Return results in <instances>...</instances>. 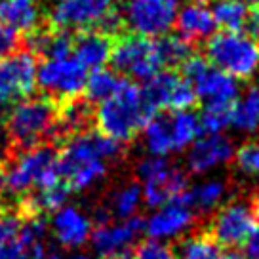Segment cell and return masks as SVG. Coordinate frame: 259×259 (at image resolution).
<instances>
[{"mask_svg":"<svg viewBox=\"0 0 259 259\" xmlns=\"http://www.w3.org/2000/svg\"><path fill=\"white\" fill-rule=\"evenodd\" d=\"M124 147L120 141L99 132H80L63 139L57 153L59 178L71 191L82 193L99 183L107 176L109 162L120 158Z\"/></svg>","mask_w":259,"mask_h":259,"instance_id":"cell-1","label":"cell"},{"mask_svg":"<svg viewBox=\"0 0 259 259\" xmlns=\"http://www.w3.org/2000/svg\"><path fill=\"white\" fill-rule=\"evenodd\" d=\"M151 116L154 113L147 107L141 88L128 76H124L113 96L103 99L94 111L99 134L120 143L136 138Z\"/></svg>","mask_w":259,"mask_h":259,"instance_id":"cell-2","label":"cell"},{"mask_svg":"<svg viewBox=\"0 0 259 259\" xmlns=\"http://www.w3.org/2000/svg\"><path fill=\"white\" fill-rule=\"evenodd\" d=\"M57 151L52 145H34L19 149L0 164V191L25 196L32 189H42L59 181Z\"/></svg>","mask_w":259,"mask_h":259,"instance_id":"cell-3","label":"cell"},{"mask_svg":"<svg viewBox=\"0 0 259 259\" xmlns=\"http://www.w3.org/2000/svg\"><path fill=\"white\" fill-rule=\"evenodd\" d=\"M56 124L57 101L48 96L29 97L17 101L6 116V139L17 151L42 145L46 139H56Z\"/></svg>","mask_w":259,"mask_h":259,"instance_id":"cell-4","label":"cell"},{"mask_svg":"<svg viewBox=\"0 0 259 259\" xmlns=\"http://www.w3.org/2000/svg\"><path fill=\"white\" fill-rule=\"evenodd\" d=\"M206 59L233 78L248 80L259 67V42L240 32L221 31L208 36Z\"/></svg>","mask_w":259,"mask_h":259,"instance_id":"cell-5","label":"cell"},{"mask_svg":"<svg viewBox=\"0 0 259 259\" xmlns=\"http://www.w3.org/2000/svg\"><path fill=\"white\" fill-rule=\"evenodd\" d=\"M136 171L143 181V200L151 208H160L171 200H178L187 191L185 171L166 160V156H145L139 160Z\"/></svg>","mask_w":259,"mask_h":259,"instance_id":"cell-6","label":"cell"},{"mask_svg":"<svg viewBox=\"0 0 259 259\" xmlns=\"http://www.w3.org/2000/svg\"><path fill=\"white\" fill-rule=\"evenodd\" d=\"M109 61L113 63L114 71L141 82L151 80L164 69L156 42L134 32H126L114 38Z\"/></svg>","mask_w":259,"mask_h":259,"instance_id":"cell-7","label":"cell"},{"mask_svg":"<svg viewBox=\"0 0 259 259\" xmlns=\"http://www.w3.org/2000/svg\"><path fill=\"white\" fill-rule=\"evenodd\" d=\"M181 76L191 82L196 97L206 103H236L238 82L231 74L219 71L204 56H193L181 65Z\"/></svg>","mask_w":259,"mask_h":259,"instance_id":"cell-8","label":"cell"},{"mask_svg":"<svg viewBox=\"0 0 259 259\" xmlns=\"http://www.w3.org/2000/svg\"><path fill=\"white\" fill-rule=\"evenodd\" d=\"M36 56L29 50H17L0 56V105H16L36 88Z\"/></svg>","mask_w":259,"mask_h":259,"instance_id":"cell-9","label":"cell"},{"mask_svg":"<svg viewBox=\"0 0 259 259\" xmlns=\"http://www.w3.org/2000/svg\"><path fill=\"white\" fill-rule=\"evenodd\" d=\"M179 0H126L122 17L134 34L147 38L162 36L170 31L178 16Z\"/></svg>","mask_w":259,"mask_h":259,"instance_id":"cell-10","label":"cell"},{"mask_svg":"<svg viewBox=\"0 0 259 259\" xmlns=\"http://www.w3.org/2000/svg\"><path fill=\"white\" fill-rule=\"evenodd\" d=\"M88 69L76 57L65 59H48L36 71V82L40 84L42 92L54 101L61 103L67 99L78 97L88 78Z\"/></svg>","mask_w":259,"mask_h":259,"instance_id":"cell-11","label":"cell"},{"mask_svg":"<svg viewBox=\"0 0 259 259\" xmlns=\"http://www.w3.org/2000/svg\"><path fill=\"white\" fill-rule=\"evenodd\" d=\"M114 8V0H57L50 12L48 25L69 32L99 29Z\"/></svg>","mask_w":259,"mask_h":259,"instance_id":"cell-12","label":"cell"},{"mask_svg":"<svg viewBox=\"0 0 259 259\" xmlns=\"http://www.w3.org/2000/svg\"><path fill=\"white\" fill-rule=\"evenodd\" d=\"M253 227H255L253 202H229L223 208H219L206 233L219 246L236 248L246 244Z\"/></svg>","mask_w":259,"mask_h":259,"instance_id":"cell-13","label":"cell"},{"mask_svg":"<svg viewBox=\"0 0 259 259\" xmlns=\"http://www.w3.org/2000/svg\"><path fill=\"white\" fill-rule=\"evenodd\" d=\"M193 208L183 200H171L160 206L151 218L143 221V231L153 240H170L187 233L194 223Z\"/></svg>","mask_w":259,"mask_h":259,"instance_id":"cell-14","label":"cell"},{"mask_svg":"<svg viewBox=\"0 0 259 259\" xmlns=\"http://www.w3.org/2000/svg\"><path fill=\"white\" fill-rule=\"evenodd\" d=\"M143 233V219L130 218L120 221H107L92 229V246L101 255L124 253Z\"/></svg>","mask_w":259,"mask_h":259,"instance_id":"cell-15","label":"cell"},{"mask_svg":"<svg viewBox=\"0 0 259 259\" xmlns=\"http://www.w3.org/2000/svg\"><path fill=\"white\" fill-rule=\"evenodd\" d=\"M235 156L233 141L219 134H210L202 139H196L187 153V168L191 174H208L223 166Z\"/></svg>","mask_w":259,"mask_h":259,"instance_id":"cell-16","label":"cell"},{"mask_svg":"<svg viewBox=\"0 0 259 259\" xmlns=\"http://www.w3.org/2000/svg\"><path fill=\"white\" fill-rule=\"evenodd\" d=\"M52 231L63 248L78 250L92 236V219L76 206H63L54 211Z\"/></svg>","mask_w":259,"mask_h":259,"instance_id":"cell-17","label":"cell"},{"mask_svg":"<svg viewBox=\"0 0 259 259\" xmlns=\"http://www.w3.org/2000/svg\"><path fill=\"white\" fill-rule=\"evenodd\" d=\"M176 27H178V34L187 42H194L208 38L215 31V19L211 16V10L206 6L204 0H193L185 4L179 10L176 16Z\"/></svg>","mask_w":259,"mask_h":259,"instance_id":"cell-18","label":"cell"},{"mask_svg":"<svg viewBox=\"0 0 259 259\" xmlns=\"http://www.w3.org/2000/svg\"><path fill=\"white\" fill-rule=\"evenodd\" d=\"M114 38L107 32H101L97 29L78 31L74 34L73 52L74 57L80 61L86 69H101L111 59Z\"/></svg>","mask_w":259,"mask_h":259,"instance_id":"cell-19","label":"cell"},{"mask_svg":"<svg viewBox=\"0 0 259 259\" xmlns=\"http://www.w3.org/2000/svg\"><path fill=\"white\" fill-rule=\"evenodd\" d=\"M94 122V109L90 101L84 97H73L57 103V124H56V139H67L69 136L86 132L90 124Z\"/></svg>","mask_w":259,"mask_h":259,"instance_id":"cell-20","label":"cell"},{"mask_svg":"<svg viewBox=\"0 0 259 259\" xmlns=\"http://www.w3.org/2000/svg\"><path fill=\"white\" fill-rule=\"evenodd\" d=\"M0 21L29 34L42 25V16L32 0H0Z\"/></svg>","mask_w":259,"mask_h":259,"instance_id":"cell-21","label":"cell"},{"mask_svg":"<svg viewBox=\"0 0 259 259\" xmlns=\"http://www.w3.org/2000/svg\"><path fill=\"white\" fill-rule=\"evenodd\" d=\"M227 193H229V187L223 179H206L185 191L181 198L193 208V211L208 213L221 206Z\"/></svg>","mask_w":259,"mask_h":259,"instance_id":"cell-22","label":"cell"},{"mask_svg":"<svg viewBox=\"0 0 259 259\" xmlns=\"http://www.w3.org/2000/svg\"><path fill=\"white\" fill-rule=\"evenodd\" d=\"M143 202V191L138 181H128L126 185L118 187L109 200V208H105L109 211L111 218L116 219H130L136 218L138 210L141 208Z\"/></svg>","mask_w":259,"mask_h":259,"instance_id":"cell-23","label":"cell"},{"mask_svg":"<svg viewBox=\"0 0 259 259\" xmlns=\"http://www.w3.org/2000/svg\"><path fill=\"white\" fill-rule=\"evenodd\" d=\"M211 16L223 31L240 32L244 29L248 6L240 0H213L211 2Z\"/></svg>","mask_w":259,"mask_h":259,"instance_id":"cell-24","label":"cell"},{"mask_svg":"<svg viewBox=\"0 0 259 259\" xmlns=\"http://www.w3.org/2000/svg\"><path fill=\"white\" fill-rule=\"evenodd\" d=\"M170 120L178 153L193 145L196 138L200 136V132H202L198 114H194L191 109L189 111H170Z\"/></svg>","mask_w":259,"mask_h":259,"instance_id":"cell-25","label":"cell"},{"mask_svg":"<svg viewBox=\"0 0 259 259\" xmlns=\"http://www.w3.org/2000/svg\"><path fill=\"white\" fill-rule=\"evenodd\" d=\"M154 42H156V50H158V56H160L164 67H170V69L181 67L193 56V44L181 38L179 34H170V36L162 34L158 36V40Z\"/></svg>","mask_w":259,"mask_h":259,"instance_id":"cell-26","label":"cell"},{"mask_svg":"<svg viewBox=\"0 0 259 259\" xmlns=\"http://www.w3.org/2000/svg\"><path fill=\"white\" fill-rule=\"evenodd\" d=\"M231 124L240 132L259 130V88L248 90L244 99L235 103Z\"/></svg>","mask_w":259,"mask_h":259,"instance_id":"cell-27","label":"cell"},{"mask_svg":"<svg viewBox=\"0 0 259 259\" xmlns=\"http://www.w3.org/2000/svg\"><path fill=\"white\" fill-rule=\"evenodd\" d=\"M124 76H116L114 71H107V69H96L94 73L86 78V99L90 103H101L103 99L111 97L120 86Z\"/></svg>","mask_w":259,"mask_h":259,"instance_id":"cell-28","label":"cell"},{"mask_svg":"<svg viewBox=\"0 0 259 259\" xmlns=\"http://www.w3.org/2000/svg\"><path fill=\"white\" fill-rule=\"evenodd\" d=\"M219 253V244L206 231L181 240L178 246V259H213Z\"/></svg>","mask_w":259,"mask_h":259,"instance_id":"cell-29","label":"cell"},{"mask_svg":"<svg viewBox=\"0 0 259 259\" xmlns=\"http://www.w3.org/2000/svg\"><path fill=\"white\" fill-rule=\"evenodd\" d=\"M235 103H206L202 113L198 116L200 128L208 134H219L233 120Z\"/></svg>","mask_w":259,"mask_h":259,"instance_id":"cell-30","label":"cell"},{"mask_svg":"<svg viewBox=\"0 0 259 259\" xmlns=\"http://www.w3.org/2000/svg\"><path fill=\"white\" fill-rule=\"evenodd\" d=\"M235 162L236 168L244 176H250V178L259 176V143L255 141L244 143L238 151H235Z\"/></svg>","mask_w":259,"mask_h":259,"instance_id":"cell-31","label":"cell"},{"mask_svg":"<svg viewBox=\"0 0 259 259\" xmlns=\"http://www.w3.org/2000/svg\"><path fill=\"white\" fill-rule=\"evenodd\" d=\"M23 219L25 215L21 211L0 210V248L10 242H14L17 236H19Z\"/></svg>","mask_w":259,"mask_h":259,"instance_id":"cell-32","label":"cell"},{"mask_svg":"<svg viewBox=\"0 0 259 259\" xmlns=\"http://www.w3.org/2000/svg\"><path fill=\"white\" fill-rule=\"evenodd\" d=\"M134 259H178V255L160 240H149V242L139 244V248L134 253Z\"/></svg>","mask_w":259,"mask_h":259,"instance_id":"cell-33","label":"cell"},{"mask_svg":"<svg viewBox=\"0 0 259 259\" xmlns=\"http://www.w3.org/2000/svg\"><path fill=\"white\" fill-rule=\"evenodd\" d=\"M21 46H23L21 32H17L10 25L0 21V56H8L12 52H17Z\"/></svg>","mask_w":259,"mask_h":259,"instance_id":"cell-34","label":"cell"},{"mask_svg":"<svg viewBox=\"0 0 259 259\" xmlns=\"http://www.w3.org/2000/svg\"><path fill=\"white\" fill-rule=\"evenodd\" d=\"M246 259H259V225L253 227L246 240Z\"/></svg>","mask_w":259,"mask_h":259,"instance_id":"cell-35","label":"cell"},{"mask_svg":"<svg viewBox=\"0 0 259 259\" xmlns=\"http://www.w3.org/2000/svg\"><path fill=\"white\" fill-rule=\"evenodd\" d=\"M213 259H246V255L238 253L236 250H219V253Z\"/></svg>","mask_w":259,"mask_h":259,"instance_id":"cell-36","label":"cell"},{"mask_svg":"<svg viewBox=\"0 0 259 259\" xmlns=\"http://www.w3.org/2000/svg\"><path fill=\"white\" fill-rule=\"evenodd\" d=\"M8 151H10L8 139H6V136H2V134H0V164L8 158Z\"/></svg>","mask_w":259,"mask_h":259,"instance_id":"cell-37","label":"cell"},{"mask_svg":"<svg viewBox=\"0 0 259 259\" xmlns=\"http://www.w3.org/2000/svg\"><path fill=\"white\" fill-rule=\"evenodd\" d=\"M63 259H92V257H90L88 253H82V251H73V253H69Z\"/></svg>","mask_w":259,"mask_h":259,"instance_id":"cell-38","label":"cell"},{"mask_svg":"<svg viewBox=\"0 0 259 259\" xmlns=\"http://www.w3.org/2000/svg\"><path fill=\"white\" fill-rule=\"evenodd\" d=\"M105 259H132V257L126 255V253H116V255H107Z\"/></svg>","mask_w":259,"mask_h":259,"instance_id":"cell-39","label":"cell"},{"mask_svg":"<svg viewBox=\"0 0 259 259\" xmlns=\"http://www.w3.org/2000/svg\"><path fill=\"white\" fill-rule=\"evenodd\" d=\"M42 259H61V257H59L57 253H54V251H48V253H46V255H44Z\"/></svg>","mask_w":259,"mask_h":259,"instance_id":"cell-40","label":"cell"},{"mask_svg":"<svg viewBox=\"0 0 259 259\" xmlns=\"http://www.w3.org/2000/svg\"><path fill=\"white\" fill-rule=\"evenodd\" d=\"M253 210H255V213L259 215V196L255 198V200H253Z\"/></svg>","mask_w":259,"mask_h":259,"instance_id":"cell-41","label":"cell"},{"mask_svg":"<svg viewBox=\"0 0 259 259\" xmlns=\"http://www.w3.org/2000/svg\"><path fill=\"white\" fill-rule=\"evenodd\" d=\"M240 2H251V4H259V0H240Z\"/></svg>","mask_w":259,"mask_h":259,"instance_id":"cell-42","label":"cell"},{"mask_svg":"<svg viewBox=\"0 0 259 259\" xmlns=\"http://www.w3.org/2000/svg\"><path fill=\"white\" fill-rule=\"evenodd\" d=\"M0 118H2V105H0Z\"/></svg>","mask_w":259,"mask_h":259,"instance_id":"cell-43","label":"cell"},{"mask_svg":"<svg viewBox=\"0 0 259 259\" xmlns=\"http://www.w3.org/2000/svg\"><path fill=\"white\" fill-rule=\"evenodd\" d=\"M204 2H206V0H204Z\"/></svg>","mask_w":259,"mask_h":259,"instance_id":"cell-44","label":"cell"}]
</instances>
